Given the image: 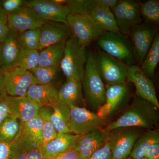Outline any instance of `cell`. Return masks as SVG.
Here are the masks:
<instances>
[{"mask_svg": "<svg viewBox=\"0 0 159 159\" xmlns=\"http://www.w3.org/2000/svg\"><path fill=\"white\" fill-rule=\"evenodd\" d=\"M31 72L39 84H54V82L62 74L60 67L38 66Z\"/></svg>", "mask_w": 159, "mask_h": 159, "instance_id": "obj_30", "label": "cell"}, {"mask_svg": "<svg viewBox=\"0 0 159 159\" xmlns=\"http://www.w3.org/2000/svg\"><path fill=\"white\" fill-rule=\"evenodd\" d=\"M127 73L126 80L133 83L135 87L136 95L149 101L159 108L153 83L146 77L137 65L126 67Z\"/></svg>", "mask_w": 159, "mask_h": 159, "instance_id": "obj_15", "label": "cell"}, {"mask_svg": "<svg viewBox=\"0 0 159 159\" xmlns=\"http://www.w3.org/2000/svg\"><path fill=\"white\" fill-rule=\"evenodd\" d=\"M39 53L37 49H22L16 67L31 72L39 66Z\"/></svg>", "mask_w": 159, "mask_h": 159, "instance_id": "obj_32", "label": "cell"}, {"mask_svg": "<svg viewBox=\"0 0 159 159\" xmlns=\"http://www.w3.org/2000/svg\"><path fill=\"white\" fill-rule=\"evenodd\" d=\"M89 159H112V151L108 141L101 148L92 154Z\"/></svg>", "mask_w": 159, "mask_h": 159, "instance_id": "obj_40", "label": "cell"}, {"mask_svg": "<svg viewBox=\"0 0 159 159\" xmlns=\"http://www.w3.org/2000/svg\"><path fill=\"white\" fill-rule=\"evenodd\" d=\"M141 128L122 127L110 131L108 141L112 159H124L129 156L136 141L141 135Z\"/></svg>", "mask_w": 159, "mask_h": 159, "instance_id": "obj_6", "label": "cell"}, {"mask_svg": "<svg viewBox=\"0 0 159 159\" xmlns=\"http://www.w3.org/2000/svg\"><path fill=\"white\" fill-rule=\"evenodd\" d=\"M28 2L27 0H2L0 1V4L3 10L8 15L27 6Z\"/></svg>", "mask_w": 159, "mask_h": 159, "instance_id": "obj_37", "label": "cell"}, {"mask_svg": "<svg viewBox=\"0 0 159 159\" xmlns=\"http://www.w3.org/2000/svg\"><path fill=\"white\" fill-rule=\"evenodd\" d=\"M109 131L98 129L80 136L74 149L81 159H89L92 154L108 141Z\"/></svg>", "mask_w": 159, "mask_h": 159, "instance_id": "obj_17", "label": "cell"}, {"mask_svg": "<svg viewBox=\"0 0 159 159\" xmlns=\"http://www.w3.org/2000/svg\"><path fill=\"white\" fill-rule=\"evenodd\" d=\"M69 106L70 133L80 136L95 129L102 128L105 125V120L99 118L96 113L83 107Z\"/></svg>", "mask_w": 159, "mask_h": 159, "instance_id": "obj_7", "label": "cell"}, {"mask_svg": "<svg viewBox=\"0 0 159 159\" xmlns=\"http://www.w3.org/2000/svg\"><path fill=\"white\" fill-rule=\"evenodd\" d=\"M8 17L9 29L18 33L31 29H39L45 22L27 6L8 15Z\"/></svg>", "mask_w": 159, "mask_h": 159, "instance_id": "obj_18", "label": "cell"}, {"mask_svg": "<svg viewBox=\"0 0 159 159\" xmlns=\"http://www.w3.org/2000/svg\"><path fill=\"white\" fill-rule=\"evenodd\" d=\"M67 24L73 35L86 47L97 40L104 32L90 16L70 14L67 18Z\"/></svg>", "mask_w": 159, "mask_h": 159, "instance_id": "obj_11", "label": "cell"}, {"mask_svg": "<svg viewBox=\"0 0 159 159\" xmlns=\"http://www.w3.org/2000/svg\"><path fill=\"white\" fill-rule=\"evenodd\" d=\"M93 57L97 70L105 85L125 82L127 70L123 63L102 51L95 53Z\"/></svg>", "mask_w": 159, "mask_h": 159, "instance_id": "obj_5", "label": "cell"}, {"mask_svg": "<svg viewBox=\"0 0 159 159\" xmlns=\"http://www.w3.org/2000/svg\"><path fill=\"white\" fill-rule=\"evenodd\" d=\"M49 107H43L40 109L39 114L43 119V146L56 138L57 133L51 120L53 109ZM53 108V107H52Z\"/></svg>", "mask_w": 159, "mask_h": 159, "instance_id": "obj_31", "label": "cell"}, {"mask_svg": "<svg viewBox=\"0 0 159 159\" xmlns=\"http://www.w3.org/2000/svg\"><path fill=\"white\" fill-rule=\"evenodd\" d=\"M79 137L71 133H57L55 139L43 146L46 159L53 158L74 148Z\"/></svg>", "mask_w": 159, "mask_h": 159, "instance_id": "obj_23", "label": "cell"}, {"mask_svg": "<svg viewBox=\"0 0 159 159\" xmlns=\"http://www.w3.org/2000/svg\"><path fill=\"white\" fill-rule=\"evenodd\" d=\"M8 15L0 4V43L5 39L9 31Z\"/></svg>", "mask_w": 159, "mask_h": 159, "instance_id": "obj_39", "label": "cell"}, {"mask_svg": "<svg viewBox=\"0 0 159 159\" xmlns=\"http://www.w3.org/2000/svg\"><path fill=\"white\" fill-rule=\"evenodd\" d=\"M39 35V29H31L18 33V42L22 49H37Z\"/></svg>", "mask_w": 159, "mask_h": 159, "instance_id": "obj_36", "label": "cell"}, {"mask_svg": "<svg viewBox=\"0 0 159 159\" xmlns=\"http://www.w3.org/2000/svg\"><path fill=\"white\" fill-rule=\"evenodd\" d=\"M97 42L102 52L118 60L125 66L135 65L136 56L129 36L120 33L106 31Z\"/></svg>", "mask_w": 159, "mask_h": 159, "instance_id": "obj_3", "label": "cell"}, {"mask_svg": "<svg viewBox=\"0 0 159 159\" xmlns=\"http://www.w3.org/2000/svg\"><path fill=\"white\" fill-rule=\"evenodd\" d=\"M144 158L147 159H159V142H155L145 148Z\"/></svg>", "mask_w": 159, "mask_h": 159, "instance_id": "obj_41", "label": "cell"}, {"mask_svg": "<svg viewBox=\"0 0 159 159\" xmlns=\"http://www.w3.org/2000/svg\"><path fill=\"white\" fill-rule=\"evenodd\" d=\"M65 2L58 0H30L26 6L44 20L67 24L70 12Z\"/></svg>", "mask_w": 159, "mask_h": 159, "instance_id": "obj_10", "label": "cell"}, {"mask_svg": "<svg viewBox=\"0 0 159 159\" xmlns=\"http://www.w3.org/2000/svg\"><path fill=\"white\" fill-rule=\"evenodd\" d=\"M39 29L37 48L39 51L49 46L66 41L73 34L68 24L62 23L45 21Z\"/></svg>", "mask_w": 159, "mask_h": 159, "instance_id": "obj_16", "label": "cell"}, {"mask_svg": "<svg viewBox=\"0 0 159 159\" xmlns=\"http://www.w3.org/2000/svg\"><path fill=\"white\" fill-rule=\"evenodd\" d=\"M66 41L49 46L39 51V66L60 67L63 57Z\"/></svg>", "mask_w": 159, "mask_h": 159, "instance_id": "obj_25", "label": "cell"}, {"mask_svg": "<svg viewBox=\"0 0 159 159\" xmlns=\"http://www.w3.org/2000/svg\"><path fill=\"white\" fill-rule=\"evenodd\" d=\"M9 96L5 90L0 93V124L10 115Z\"/></svg>", "mask_w": 159, "mask_h": 159, "instance_id": "obj_38", "label": "cell"}, {"mask_svg": "<svg viewBox=\"0 0 159 159\" xmlns=\"http://www.w3.org/2000/svg\"><path fill=\"white\" fill-rule=\"evenodd\" d=\"M99 6H105L111 9L116 4L118 0H98Z\"/></svg>", "mask_w": 159, "mask_h": 159, "instance_id": "obj_44", "label": "cell"}, {"mask_svg": "<svg viewBox=\"0 0 159 159\" xmlns=\"http://www.w3.org/2000/svg\"><path fill=\"white\" fill-rule=\"evenodd\" d=\"M5 90V84H4V77L3 74L0 72V93Z\"/></svg>", "mask_w": 159, "mask_h": 159, "instance_id": "obj_45", "label": "cell"}, {"mask_svg": "<svg viewBox=\"0 0 159 159\" xmlns=\"http://www.w3.org/2000/svg\"><path fill=\"white\" fill-rule=\"evenodd\" d=\"M5 90L11 97H25L31 85L39 83L31 72L15 67L3 73Z\"/></svg>", "mask_w": 159, "mask_h": 159, "instance_id": "obj_9", "label": "cell"}, {"mask_svg": "<svg viewBox=\"0 0 159 159\" xmlns=\"http://www.w3.org/2000/svg\"><path fill=\"white\" fill-rule=\"evenodd\" d=\"M119 32L129 36L133 27L143 22L139 3L132 0H119L111 9Z\"/></svg>", "mask_w": 159, "mask_h": 159, "instance_id": "obj_8", "label": "cell"}, {"mask_svg": "<svg viewBox=\"0 0 159 159\" xmlns=\"http://www.w3.org/2000/svg\"><path fill=\"white\" fill-rule=\"evenodd\" d=\"M70 107L68 105L59 102L53 107L51 122L57 133H70L69 122Z\"/></svg>", "mask_w": 159, "mask_h": 159, "instance_id": "obj_26", "label": "cell"}, {"mask_svg": "<svg viewBox=\"0 0 159 159\" xmlns=\"http://www.w3.org/2000/svg\"><path fill=\"white\" fill-rule=\"evenodd\" d=\"M65 5L68 8L70 14L89 16L99 4L98 0H67Z\"/></svg>", "mask_w": 159, "mask_h": 159, "instance_id": "obj_33", "label": "cell"}, {"mask_svg": "<svg viewBox=\"0 0 159 159\" xmlns=\"http://www.w3.org/2000/svg\"><path fill=\"white\" fill-rule=\"evenodd\" d=\"M58 98L60 103L82 107L85 101L82 83L75 80L66 79L58 89Z\"/></svg>", "mask_w": 159, "mask_h": 159, "instance_id": "obj_22", "label": "cell"}, {"mask_svg": "<svg viewBox=\"0 0 159 159\" xmlns=\"http://www.w3.org/2000/svg\"><path fill=\"white\" fill-rule=\"evenodd\" d=\"M9 102L10 115L17 117L22 123L38 116L41 108L37 102L26 96L14 97L9 96Z\"/></svg>", "mask_w": 159, "mask_h": 159, "instance_id": "obj_20", "label": "cell"}, {"mask_svg": "<svg viewBox=\"0 0 159 159\" xmlns=\"http://www.w3.org/2000/svg\"><path fill=\"white\" fill-rule=\"evenodd\" d=\"M26 96L37 102L41 107H53L59 103L58 89L54 84H33L29 88Z\"/></svg>", "mask_w": 159, "mask_h": 159, "instance_id": "obj_21", "label": "cell"}, {"mask_svg": "<svg viewBox=\"0 0 159 159\" xmlns=\"http://www.w3.org/2000/svg\"><path fill=\"white\" fill-rule=\"evenodd\" d=\"M17 34L10 29L5 39L0 43V72L3 74L16 67L22 49L18 42Z\"/></svg>", "mask_w": 159, "mask_h": 159, "instance_id": "obj_19", "label": "cell"}, {"mask_svg": "<svg viewBox=\"0 0 159 159\" xmlns=\"http://www.w3.org/2000/svg\"><path fill=\"white\" fill-rule=\"evenodd\" d=\"M22 124L17 117L10 115L0 124V141L10 144L20 133Z\"/></svg>", "mask_w": 159, "mask_h": 159, "instance_id": "obj_27", "label": "cell"}, {"mask_svg": "<svg viewBox=\"0 0 159 159\" xmlns=\"http://www.w3.org/2000/svg\"><path fill=\"white\" fill-rule=\"evenodd\" d=\"M159 62V34L157 32L150 49L142 62L141 70L150 78L154 75Z\"/></svg>", "mask_w": 159, "mask_h": 159, "instance_id": "obj_28", "label": "cell"}, {"mask_svg": "<svg viewBox=\"0 0 159 159\" xmlns=\"http://www.w3.org/2000/svg\"><path fill=\"white\" fill-rule=\"evenodd\" d=\"M157 32L156 25L142 22L133 27L130 35L137 59L142 62Z\"/></svg>", "mask_w": 159, "mask_h": 159, "instance_id": "obj_12", "label": "cell"}, {"mask_svg": "<svg viewBox=\"0 0 159 159\" xmlns=\"http://www.w3.org/2000/svg\"><path fill=\"white\" fill-rule=\"evenodd\" d=\"M10 144L0 141V159H10Z\"/></svg>", "mask_w": 159, "mask_h": 159, "instance_id": "obj_43", "label": "cell"}, {"mask_svg": "<svg viewBox=\"0 0 159 159\" xmlns=\"http://www.w3.org/2000/svg\"><path fill=\"white\" fill-rule=\"evenodd\" d=\"M105 102L96 113L100 119H108L125 101L128 96L129 87L126 83L107 84Z\"/></svg>", "mask_w": 159, "mask_h": 159, "instance_id": "obj_14", "label": "cell"}, {"mask_svg": "<svg viewBox=\"0 0 159 159\" xmlns=\"http://www.w3.org/2000/svg\"><path fill=\"white\" fill-rule=\"evenodd\" d=\"M84 99L91 108L97 111L105 102L106 86L97 70L93 54H87L82 82Z\"/></svg>", "mask_w": 159, "mask_h": 159, "instance_id": "obj_4", "label": "cell"}, {"mask_svg": "<svg viewBox=\"0 0 159 159\" xmlns=\"http://www.w3.org/2000/svg\"><path fill=\"white\" fill-rule=\"evenodd\" d=\"M10 159H46L43 145L22 131L10 143Z\"/></svg>", "mask_w": 159, "mask_h": 159, "instance_id": "obj_13", "label": "cell"}, {"mask_svg": "<svg viewBox=\"0 0 159 159\" xmlns=\"http://www.w3.org/2000/svg\"><path fill=\"white\" fill-rule=\"evenodd\" d=\"M43 119L39 114L36 116L23 123L22 132L31 136L43 145Z\"/></svg>", "mask_w": 159, "mask_h": 159, "instance_id": "obj_35", "label": "cell"}, {"mask_svg": "<svg viewBox=\"0 0 159 159\" xmlns=\"http://www.w3.org/2000/svg\"><path fill=\"white\" fill-rule=\"evenodd\" d=\"M142 159H147L145 158H142Z\"/></svg>", "mask_w": 159, "mask_h": 159, "instance_id": "obj_47", "label": "cell"}, {"mask_svg": "<svg viewBox=\"0 0 159 159\" xmlns=\"http://www.w3.org/2000/svg\"><path fill=\"white\" fill-rule=\"evenodd\" d=\"M140 15L145 21L157 25L159 23V1L148 0L139 6Z\"/></svg>", "mask_w": 159, "mask_h": 159, "instance_id": "obj_34", "label": "cell"}, {"mask_svg": "<svg viewBox=\"0 0 159 159\" xmlns=\"http://www.w3.org/2000/svg\"><path fill=\"white\" fill-rule=\"evenodd\" d=\"M159 142V131L155 129H148L137 139L129 156L135 159L144 158L145 148L155 142Z\"/></svg>", "mask_w": 159, "mask_h": 159, "instance_id": "obj_29", "label": "cell"}, {"mask_svg": "<svg viewBox=\"0 0 159 159\" xmlns=\"http://www.w3.org/2000/svg\"><path fill=\"white\" fill-rule=\"evenodd\" d=\"M159 108L136 95L132 104L121 116L105 128L110 131L122 127L154 129L159 123Z\"/></svg>", "mask_w": 159, "mask_h": 159, "instance_id": "obj_1", "label": "cell"}, {"mask_svg": "<svg viewBox=\"0 0 159 159\" xmlns=\"http://www.w3.org/2000/svg\"><path fill=\"white\" fill-rule=\"evenodd\" d=\"M124 159H134V158H133L129 156V157H127L125 158Z\"/></svg>", "mask_w": 159, "mask_h": 159, "instance_id": "obj_46", "label": "cell"}, {"mask_svg": "<svg viewBox=\"0 0 159 159\" xmlns=\"http://www.w3.org/2000/svg\"><path fill=\"white\" fill-rule=\"evenodd\" d=\"M89 16L95 24L104 32L120 33L110 8L98 5L92 10Z\"/></svg>", "mask_w": 159, "mask_h": 159, "instance_id": "obj_24", "label": "cell"}, {"mask_svg": "<svg viewBox=\"0 0 159 159\" xmlns=\"http://www.w3.org/2000/svg\"><path fill=\"white\" fill-rule=\"evenodd\" d=\"M81 159L74 148L67 151L51 159Z\"/></svg>", "mask_w": 159, "mask_h": 159, "instance_id": "obj_42", "label": "cell"}, {"mask_svg": "<svg viewBox=\"0 0 159 159\" xmlns=\"http://www.w3.org/2000/svg\"><path fill=\"white\" fill-rule=\"evenodd\" d=\"M87 57L86 46L77 37L73 34L66 40L60 67L66 79L82 82Z\"/></svg>", "mask_w": 159, "mask_h": 159, "instance_id": "obj_2", "label": "cell"}]
</instances>
